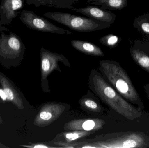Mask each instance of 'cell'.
<instances>
[{
  "mask_svg": "<svg viewBox=\"0 0 149 148\" xmlns=\"http://www.w3.org/2000/svg\"><path fill=\"white\" fill-rule=\"evenodd\" d=\"M64 107L56 104H48L44 106L36 116L34 123L45 127L57 119L64 111Z\"/></svg>",
  "mask_w": 149,
  "mask_h": 148,
  "instance_id": "9c48e42d",
  "label": "cell"
},
{
  "mask_svg": "<svg viewBox=\"0 0 149 148\" xmlns=\"http://www.w3.org/2000/svg\"><path fill=\"white\" fill-rule=\"evenodd\" d=\"M71 43L73 48L86 54L96 56H104V53L100 47L89 42L73 40Z\"/></svg>",
  "mask_w": 149,
  "mask_h": 148,
  "instance_id": "4fadbf2b",
  "label": "cell"
},
{
  "mask_svg": "<svg viewBox=\"0 0 149 148\" xmlns=\"http://www.w3.org/2000/svg\"><path fill=\"white\" fill-rule=\"evenodd\" d=\"M93 81L96 94L112 109L130 120L141 116L140 110L124 100L101 76L95 75Z\"/></svg>",
  "mask_w": 149,
  "mask_h": 148,
  "instance_id": "7a4b0ae2",
  "label": "cell"
},
{
  "mask_svg": "<svg viewBox=\"0 0 149 148\" xmlns=\"http://www.w3.org/2000/svg\"><path fill=\"white\" fill-rule=\"evenodd\" d=\"M132 56L136 63L149 73V56L143 52L138 51H134Z\"/></svg>",
  "mask_w": 149,
  "mask_h": 148,
  "instance_id": "2e32d148",
  "label": "cell"
},
{
  "mask_svg": "<svg viewBox=\"0 0 149 148\" xmlns=\"http://www.w3.org/2000/svg\"><path fill=\"white\" fill-rule=\"evenodd\" d=\"M82 124L79 120L70 122L67 124L66 128L68 129L75 131H89L99 129L102 126V121L100 123L99 120H87L83 121L81 120Z\"/></svg>",
  "mask_w": 149,
  "mask_h": 148,
  "instance_id": "5bb4252c",
  "label": "cell"
},
{
  "mask_svg": "<svg viewBox=\"0 0 149 148\" xmlns=\"http://www.w3.org/2000/svg\"><path fill=\"white\" fill-rule=\"evenodd\" d=\"M72 10L82 14L89 18L109 24L113 23L115 19V15L111 11L107 10L102 9L97 6L88 5L81 8L74 7Z\"/></svg>",
  "mask_w": 149,
  "mask_h": 148,
  "instance_id": "30bf717a",
  "label": "cell"
},
{
  "mask_svg": "<svg viewBox=\"0 0 149 148\" xmlns=\"http://www.w3.org/2000/svg\"><path fill=\"white\" fill-rule=\"evenodd\" d=\"M24 0H2L0 4V21L3 25L11 24L13 19L21 13Z\"/></svg>",
  "mask_w": 149,
  "mask_h": 148,
  "instance_id": "52a82bcc",
  "label": "cell"
},
{
  "mask_svg": "<svg viewBox=\"0 0 149 148\" xmlns=\"http://www.w3.org/2000/svg\"><path fill=\"white\" fill-rule=\"evenodd\" d=\"M0 35V59L20 60L23 57L25 46L20 36L12 32Z\"/></svg>",
  "mask_w": 149,
  "mask_h": 148,
  "instance_id": "8992f818",
  "label": "cell"
},
{
  "mask_svg": "<svg viewBox=\"0 0 149 148\" xmlns=\"http://www.w3.org/2000/svg\"><path fill=\"white\" fill-rule=\"evenodd\" d=\"M0 97L3 101L7 100L6 94L3 89H0Z\"/></svg>",
  "mask_w": 149,
  "mask_h": 148,
  "instance_id": "7402d4cb",
  "label": "cell"
},
{
  "mask_svg": "<svg viewBox=\"0 0 149 148\" xmlns=\"http://www.w3.org/2000/svg\"><path fill=\"white\" fill-rule=\"evenodd\" d=\"M44 16L78 32L89 33L104 29L110 26V24L95 19L70 13L48 12L45 13Z\"/></svg>",
  "mask_w": 149,
  "mask_h": 148,
  "instance_id": "3957f363",
  "label": "cell"
},
{
  "mask_svg": "<svg viewBox=\"0 0 149 148\" xmlns=\"http://www.w3.org/2000/svg\"><path fill=\"white\" fill-rule=\"evenodd\" d=\"M88 134V133L85 131H76V132L72 133H67L65 134V139L67 141L71 142L75 140L78 138H81L82 136Z\"/></svg>",
  "mask_w": 149,
  "mask_h": 148,
  "instance_id": "ac0fdd59",
  "label": "cell"
},
{
  "mask_svg": "<svg viewBox=\"0 0 149 148\" xmlns=\"http://www.w3.org/2000/svg\"><path fill=\"white\" fill-rule=\"evenodd\" d=\"M83 106L86 107L89 109L90 110H94L95 111H99L100 107L97 103L93 100L91 99H85L82 102Z\"/></svg>",
  "mask_w": 149,
  "mask_h": 148,
  "instance_id": "d6986e66",
  "label": "cell"
},
{
  "mask_svg": "<svg viewBox=\"0 0 149 148\" xmlns=\"http://www.w3.org/2000/svg\"><path fill=\"white\" fill-rule=\"evenodd\" d=\"M9 31V29L8 28L3 26L2 24L1 21H0V33L3 32V31Z\"/></svg>",
  "mask_w": 149,
  "mask_h": 148,
  "instance_id": "603a6c76",
  "label": "cell"
},
{
  "mask_svg": "<svg viewBox=\"0 0 149 148\" xmlns=\"http://www.w3.org/2000/svg\"><path fill=\"white\" fill-rule=\"evenodd\" d=\"M22 147H26L29 148H52V147H50L49 146H45V145L42 144H36L34 145H31V146H22Z\"/></svg>",
  "mask_w": 149,
  "mask_h": 148,
  "instance_id": "ffe728a7",
  "label": "cell"
},
{
  "mask_svg": "<svg viewBox=\"0 0 149 148\" xmlns=\"http://www.w3.org/2000/svg\"><path fill=\"white\" fill-rule=\"evenodd\" d=\"M20 19L25 26L30 29L58 34L70 35L72 34L70 30L56 26L47 19L38 15L31 10H23L20 13Z\"/></svg>",
  "mask_w": 149,
  "mask_h": 148,
  "instance_id": "5b68a950",
  "label": "cell"
},
{
  "mask_svg": "<svg viewBox=\"0 0 149 148\" xmlns=\"http://www.w3.org/2000/svg\"><path fill=\"white\" fill-rule=\"evenodd\" d=\"M142 28L143 31L147 33H149V23H144L142 25Z\"/></svg>",
  "mask_w": 149,
  "mask_h": 148,
  "instance_id": "44dd1931",
  "label": "cell"
},
{
  "mask_svg": "<svg viewBox=\"0 0 149 148\" xmlns=\"http://www.w3.org/2000/svg\"><path fill=\"white\" fill-rule=\"evenodd\" d=\"M119 40L118 36L112 34H109L101 37L99 41L103 45L112 48L115 47L119 42Z\"/></svg>",
  "mask_w": 149,
  "mask_h": 148,
  "instance_id": "e0dca14e",
  "label": "cell"
},
{
  "mask_svg": "<svg viewBox=\"0 0 149 148\" xmlns=\"http://www.w3.org/2000/svg\"><path fill=\"white\" fill-rule=\"evenodd\" d=\"M41 61V71L42 80L46 77L58 66V62L68 63V61L63 55L53 53L42 48L40 50Z\"/></svg>",
  "mask_w": 149,
  "mask_h": 148,
  "instance_id": "ba28073f",
  "label": "cell"
},
{
  "mask_svg": "<svg viewBox=\"0 0 149 148\" xmlns=\"http://www.w3.org/2000/svg\"><path fill=\"white\" fill-rule=\"evenodd\" d=\"M28 5H34L35 7L41 6L49 7L65 8L72 10L74 7L73 4L79 0H24Z\"/></svg>",
  "mask_w": 149,
  "mask_h": 148,
  "instance_id": "7c38bea8",
  "label": "cell"
},
{
  "mask_svg": "<svg viewBox=\"0 0 149 148\" xmlns=\"http://www.w3.org/2000/svg\"><path fill=\"white\" fill-rule=\"evenodd\" d=\"M100 64L104 74L121 96L144 109L140 96L126 71L111 61H101Z\"/></svg>",
  "mask_w": 149,
  "mask_h": 148,
  "instance_id": "6da1fadb",
  "label": "cell"
},
{
  "mask_svg": "<svg viewBox=\"0 0 149 148\" xmlns=\"http://www.w3.org/2000/svg\"><path fill=\"white\" fill-rule=\"evenodd\" d=\"M0 82L6 94L7 100L11 102L19 109H23L22 100L11 83L2 75H0Z\"/></svg>",
  "mask_w": 149,
  "mask_h": 148,
  "instance_id": "8fae6325",
  "label": "cell"
},
{
  "mask_svg": "<svg viewBox=\"0 0 149 148\" xmlns=\"http://www.w3.org/2000/svg\"><path fill=\"white\" fill-rule=\"evenodd\" d=\"M87 3L99 6L103 10L118 9L124 5V0H85Z\"/></svg>",
  "mask_w": 149,
  "mask_h": 148,
  "instance_id": "9a60e30c",
  "label": "cell"
},
{
  "mask_svg": "<svg viewBox=\"0 0 149 148\" xmlns=\"http://www.w3.org/2000/svg\"><path fill=\"white\" fill-rule=\"evenodd\" d=\"M97 145L101 148H146L149 147V137L142 132L121 133Z\"/></svg>",
  "mask_w": 149,
  "mask_h": 148,
  "instance_id": "277c9868",
  "label": "cell"
}]
</instances>
